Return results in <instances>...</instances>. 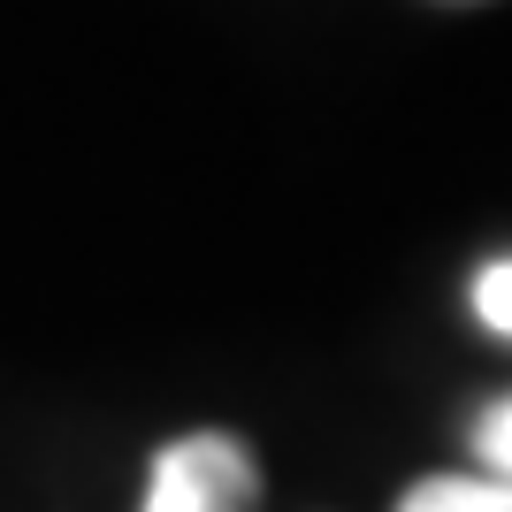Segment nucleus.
<instances>
[{
  "mask_svg": "<svg viewBox=\"0 0 512 512\" xmlns=\"http://www.w3.org/2000/svg\"><path fill=\"white\" fill-rule=\"evenodd\" d=\"M260 474L237 436H184L153 459L146 512H253Z\"/></svg>",
  "mask_w": 512,
  "mask_h": 512,
  "instance_id": "obj_1",
  "label": "nucleus"
},
{
  "mask_svg": "<svg viewBox=\"0 0 512 512\" xmlns=\"http://www.w3.org/2000/svg\"><path fill=\"white\" fill-rule=\"evenodd\" d=\"M474 314L490 321L497 337H512V260H490V268L474 276Z\"/></svg>",
  "mask_w": 512,
  "mask_h": 512,
  "instance_id": "obj_3",
  "label": "nucleus"
},
{
  "mask_svg": "<svg viewBox=\"0 0 512 512\" xmlns=\"http://www.w3.org/2000/svg\"><path fill=\"white\" fill-rule=\"evenodd\" d=\"M474 451L497 467V482H512V398L505 406H490L482 421H474Z\"/></svg>",
  "mask_w": 512,
  "mask_h": 512,
  "instance_id": "obj_4",
  "label": "nucleus"
},
{
  "mask_svg": "<svg viewBox=\"0 0 512 512\" xmlns=\"http://www.w3.org/2000/svg\"><path fill=\"white\" fill-rule=\"evenodd\" d=\"M451 8H467V0H451Z\"/></svg>",
  "mask_w": 512,
  "mask_h": 512,
  "instance_id": "obj_5",
  "label": "nucleus"
},
{
  "mask_svg": "<svg viewBox=\"0 0 512 512\" xmlns=\"http://www.w3.org/2000/svg\"><path fill=\"white\" fill-rule=\"evenodd\" d=\"M398 512H512V482L497 474H436L398 497Z\"/></svg>",
  "mask_w": 512,
  "mask_h": 512,
  "instance_id": "obj_2",
  "label": "nucleus"
}]
</instances>
